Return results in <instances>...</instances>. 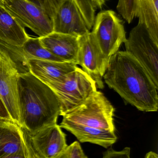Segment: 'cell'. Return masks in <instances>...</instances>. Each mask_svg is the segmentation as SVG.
<instances>
[{
	"label": "cell",
	"instance_id": "6da1fadb",
	"mask_svg": "<svg viewBox=\"0 0 158 158\" xmlns=\"http://www.w3.org/2000/svg\"><path fill=\"white\" fill-rule=\"evenodd\" d=\"M103 78L109 87L137 109L157 111L158 87L143 67L126 51H118L110 57Z\"/></svg>",
	"mask_w": 158,
	"mask_h": 158
},
{
	"label": "cell",
	"instance_id": "7a4b0ae2",
	"mask_svg": "<svg viewBox=\"0 0 158 158\" xmlns=\"http://www.w3.org/2000/svg\"><path fill=\"white\" fill-rule=\"evenodd\" d=\"M17 90L19 127L33 134L57 124L60 101L48 85L29 72L19 75Z\"/></svg>",
	"mask_w": 158,
	"mask_h": 158
},
{
	"label": "cell",
	"instance_id": "3957f363",
	"mask_svg": "<svg viewBox=\"0 0 158 158\" xmlns=\"http://www.w3.org/2000/svg\"><path fill=\"white\" fill-rule=\"evenodd\" d=\"M114 111L115 109L104 94L96 91L62 115V120L115 132Z\"/></svg>",
	"mask_w": 158,
	"mask_h": 158
},
{
	"label": "cell",
	"instance_id": "277c9868",
	"mask_svg": "<svg viewBox=\"0 0 158 158\" xmlns=\"http://www.w3.org/2000/svg\"><path fill=\"white\" fill-rule=\"evenodd\" d=\"M47 85L55 93L60 101L62 116L97 91L94 80L78 67L67 74L63 81Z\"/></svg>",
	"mask_w": 158,
	"mask_h": 158
},
{
	"label": "cell",
	"instance_id": "5b68a950",
	"mask_svg": "<svg viewBox=\"0 0 158 158\" xmlns=\"http://www.w3.org/2000/svg\"><path fill=\"white\" fill-rule=\"evenodd\" d=\"M39 5L51 19L53 32L77 37L90 32L73 0H41Z\"/></svg>",
	"mask_w": 158,
	"mask_h": 158
},
{
	"label": "cell",
	"instance_id": "8992f818",
	"mask_svg": "<svg viewBox=\"0 0 158 158\" xmlns=\"http://www.w3.org/2000/svg\"><path fill=\"white\" fill-rule=\"evenodd\" d=\"M92 27V35L102 52L109 59L127 41L122 20L113 10L99 12Z\"/></svg>",
	"mask_w": 158,
	"mask_h": 158
},
{
	"label": "cell",
	"instance_id": "52a82bcc",
	"mask_svg": "<svg viewBox=\"0 0 158 158\" xmlns=\"http://www.w3.org/2000/svg\"><path fill=\"white\" fill-rule=\"evenodd\" d=\"M125 45L126 52L143 67L158 88V44L144 23L138 22L131 30Z\"/></svg>",
	"mask_w": 158,
	"mask_h": 158
},
{
	"label": "cell",
	"instance_id": "ba28073f",
	"mask_svg": "<svg viewBox=\"0 0 158 158\" xmlns=\"http://www.w3.org/2000/svg\"><path fill=\"white\" fill-rule=\"evenodd\" d=\"M3 6L22 27L28 28L40 38L53 31L51 19L40 5L29 0H12Z\"/></svg>",
	"mask_w": 158,
	"mask_h": 158
},
{
	"label": "cell",
	"instance_id": "9c48e42d",
	"mask_svg": "<svg viewBox=\"0 0 158 158\" xmlns=\"http://www.w3.org/2000/svg\"><path fill=\"white\" fill-rule=\"evenodd\" d=\"M77 65L92 78L100 89L104 87L103 79L107 69L109 58L103 54L91 32L79 37Z\"/></svg>",
	"mask_w": 158,
	"mask_h": 158
},
{
	"label": "cell",
	"instance_id": "30bf717a",
	"mask_svg": "<svg viewBox=\"0 0 158 158\" xmlns=\"http://www.w3.org/2000/svg\"><path fill=\"white\" fill-rule=\"evenodd\" d=\"M19 74L8 56L0 50V97L13 122L19 126L17 82Z\"/></svg>",
	"mask_w": 158,
	"mask_h": 158
},
{
	"label": "cell",
	"instance_id": "8fae6325",
	"mask_svg": "<svg viewBox=\"0 0 158 158\" xmlns=\"http://www.w3.org/2000/svg\"><path fill=\"white\" fill-rule=\"evenodd\" d=\"M28 133L35 153L41 158H58L67 148L66 135L57 124Z\"/></svg>",
	"mask_w": 158,
	"mask_h": 158
},
{
	"label": "cell",
	"instance_id": "7c38bea8",
	"mask_svg": "<svg viewBox=\"0 0 158 158\" xmlns=\"http://www.w3.org/2000/svg\"><path fill=\"white\" fill-rule=\"evenodd\" d=\"M79 37L53 32L40 38L42 46L64 62L77 64L79 49Z\"/></svg>",
	"mask_w": 158,
	"mask_h": 158
},
{
	"label": "cell",
	"instance_id": "4fadbf2b",
	"mask_svg": "<svg viewBox=\"0 0 158 158\" xmlns=\"http://www.w3.org/2000/svg\"><path fill=\"white\" fill-rule=\"evenodd\" d=\"M30 72L46 85L63 81L67 74L77 68L71 62H59L30 59L28 60Z\"/></svg>",
	"mask_w": 158,
	"mask_h": 158
},
{
	"label": "cell",
	"instance_id": "5bb4252c",
	"mask_svg": "<svg viewBox=\"0 0 158 158\" xmlns=\"http://www.w3.org/2000/svg\"><path fill=\"white\" fill-rule=\"evenodd\" d=\"M59 126L71 133L82 143H90L108 148L117 140L115 132L111 131L90 128L63 120Z\"/></svg>",
	"mask_w": 158,
	"mask_h": 158
},
{
	"label": "cell",
	"instance_id": "9a60e30c",
	"mask_svg": "<svg viewBox=\"0 0 158 158\" xmlns=\"http://www.w3.org/2000/svg\"><path fill=\"white\" fill-rule=\"evenodd\" d=\"M24 149V132L18 124L0 120V158Z\"/></svg>",
	"mask_w": 158,
	"mask_h": 158
},
{
	"label": "cell",
	"instance_id": "2e32d148",
	"mask_svg": "<svg viewBox=\"0 0 158 158\" xmlns=\"http://www.w3.org/2000/svg\"><path fill=\"white\" fill-rule=\"evenodd\" d=\"M29 37L25 28L0 5V41L21 47Z\"/></svg>",
	"mask_w": 158,
	"mask_h": 158
},
{
	"label": "cell",
	"instance_id": "e0dca14e",
	"mask_svg": "<svg viewBox=\"0 0 158 158\" xmlns=\"http://www.w3.org/2000/svg\"><path fill=\"white\" fill-rule=\"evenodd\" d=\"M23 55L27 60L30 59L64 62L50 52L42 45L40 37H29L25 43L20 47Z\"/></svg>",
	"mask_w": 158,
	"mask_h": 158
},
{
	"label": "cell",
	"instance_id": "ac0fdd59",
	"mask_svg": "<svg viewBox=\"0 0 158 158\" xmlns=\"http://www.w3.org/2000/svg\"><path fill=\"white\" fill-rule=\"evenodd\" d=\"M140 7V0H119L117 9L120 15L129 24L137 17Z\"/></svg>",
	"mask_w": 158,
	"mask_h": 158
},
{
	"label": "cell",
	"instance_id": "d6986e66",
	"mask_svg": "<svg viewBox=\"0 0 158 158\" xmlns=\"http://www.w3.org/2000/svg\"><path fill=\"white\" fill-rule=\"evenodd\" d=\"M58 158H88L79 143L75 141L68 146L64 152Z\"/></svg>",
	"mask_w": 158,
	"mask_h": 158
},
{
	"label": "cell",
	"instance_id": "ffe728a7",
	"mask_svg": "<svg viewBox=\"0 0 158 158\" xmlns=\"http://www.w3.org/2000/svg\"><path fill=\"white\" fill-rule=\"evenodd\" d=\"M102 158H131L130 148L126 147L121 151L109 148L104 153Z\"/></svg>",
	"mask_w": 158,
	"mask_h": 158
},
{
	"label": "cell",
	"instance_id": "44dd1931",
	"mask_svg": "<svg viewBox=\"0 0 158 158\" xmlns=\"http://www.w3.org/2000/svg\"><path fill=\"white\" fill-rule=\"evenodd\" d=\"M22 130L24 132V148L26 158H41L34 151L27 132L23 129Z\"/></svg>",
	"mask_w": 158,
	"mask_h": 158
},
{
	"label": "cell",
	"instance_id": "7402d4cb",
	"mask_svg": "<svg viewBox=\"0 0 158 158\" xmlns=\"http://www.w3.org/2000/svg\"><path fill=\"white\" fill-rule=\"evenodd\" d=\"M0 120L13 122L5 105L0 97ZM14 123V122H13Z\"/></svg>",
	"mask_w": 158,
	"mask_h": 158
},
{
	"label": "cell",
	"instance_id": "603a6c76",
	"mask_svg": "<svg viewBox=\"0 0 158 158\" xmlns=\"http://www.w3.org/2000/svg\"><path fill=\"white\" fill-rule=\"evenodd\" d=\"M4 158H26L25 155V148L23 150H20L15 154L7 156Z\"/></svg>",
	"mask_w": 158,
	"mask_h": 158
},
{
	"label": "cell",
	"instance_id": "cb8c5ba5",
	"mask_svg": "<svg viewBox=\"0 0 158 158\" xmlns=\"http://www.w3.org/2000/svg\"><path fill=\"white\" fill-rule=\"evenodd\" d=\"M93 6L96 8L102 9L105 3L106 0H91Z\"/></svg>",
	"mask_w": 158,
	"mask_h": 158
},
{
	"label": "cell",
	"instance_id": "d4e9b609",
	"mask_svg": "<svg viewBox=\"0 0 158 158\" xmlns=\"http://www.w3.org/2000/svg\"><path fill=\"white\" fill-rule=\"evenodd\" d=\"M145 158H158V156L156 153L150 151L146 154Z\"/></svg>",
	"mask_w": 158,
	"mask_h": 158
},
{
	"label": "cell",
	"instance_id": "484cf974",
	"mask_svg": "<svg viewBox=\"0 0 158 158\" xmlns=\"http://www.w3.org/2000/svg\"><path fill=\"white\" fill-rule=\"evenodd\" d=\"M12 1V0H0V5L4 6L5 5L7 4Z\"/></svg>",
	"mask_w": 158,
	"mask_h": 158
},
{
	"label": "cell",
	"instance_id": "4316f807",
	"mask_svg": "<svg viewBox=\"0 0 158 158\" xmlns=\"http://www.w3.org/2000/svg\"><path fill=\"white\" fill-rule=\"evenodd\" d=\"M156 9L158 10V0H152Z\"/></svg>",
	"mask_w": 158,
	"mask_h": 158
},
{
	"label": "cell",
	"instance_id": "83f0119b",
	"mask_svg": "<svg viewBox=\"0 0 158 158\" xmlns=\"http://www.w3.org/2000/svg\"><path fill=\"white\" fill-rule=\"evenodd\" d=\"M31 2H32L35 3L39 5L40 2H41V0H29Z\"/></svg>",
	"mask_w": 158,
	"mask_h": 158
}]
</instances>
